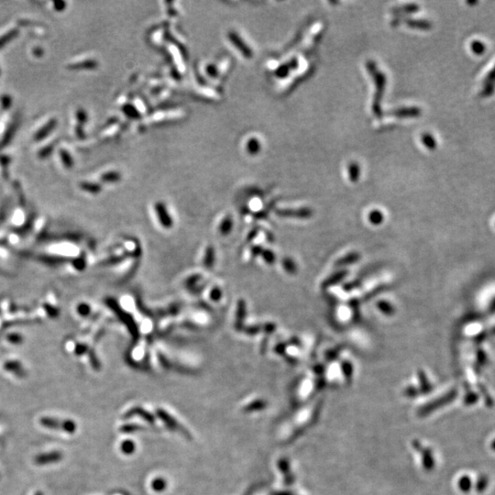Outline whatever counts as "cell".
<instances>
[{"instance_id": "ffe728a7", "label": "cell", "mask_w": 495, "mask_h": 495, "mask_svg": "<svg viewBox=\"0 0 495 495\" xmlns=\"http://www.w3.org/2000/svg\"><path fill=\"white\" fill-rule=\"evenodd\" d=\"M206 72L212 77H216L218 75V71H217V68L215 67V65H208L206 67Z\"/></svg>"}, {"instance_id": "9a60e30c", "label": "cell", "mask_w": 495, "mask_h": 495, "mask_svg": "<svg viewBox=\"0 0 495 495\" xmlns=\"http://www.w3.org/2000/svg\"><path fill=\"white\" fill-rule=\"evenodd\" d=\"M121 450L126 454H130L135 450V444L131 441H125L121 445Z\"/></svg>"}, {"instance_id": "7a4b0ae2", "label": "cell", "mask_w": 495, "mask_h": 495, "mask_svg": "<svg viewBox=\"0 0 495 495\" xmlns=\"http://www.w3.org/2000/svg\"><path fill=\"white\" fill-rule=\"evenodd\" d=\"M39 424L48 429H53V430L60 429L67 434H74L77 429L76 423L70 419L59 420L55 417H41L39 419Z\"/></svg>"}, {"instance_id": "d6986e66", "label": "cell", "mask_w": 495, "mask_h": 495, "mask_svg": "<svg viewBox=\"0 0 495 495\" xmlns=\"http://www.w3.org/2000/svg\"><path fill=\"white\" fill-rule=\"evenodd\" d=\"M140 428H141V427H139V426H137V425H135V424H132V425H131V424H129V425H125V426H123L120 430H121V431H123V432H131V431L133 432L135 430H138V429H140Z\"/></svg>"}, {"instance_id": "52a82bcc", "label": "cell", "mask_w": 495, "mask_h": 495, "mask_svg": "<svg viewBox=\"0 0 495 495\" xmlns=\"http://www.w3.org/2000/svg\"><path fill=\"white\" fill-rule=\"evenodd\" d=\"M400 21L403 23H405L409 27L414 29H419V30H429L431 28V24L425 20H418V19H410V18H397L396 19H393V25H399Z\"/></svg>"}, {"instance_id": "ac0fdd59", "label": "cell", "mask_w": 495, "mask_h": 495, "mask_svg": "<svg viewBox=\"0 0 495 495\" xmlns=\"http://www.w3.org/2000/svg\"><path fill=\"white\" fill-rule=\"evenodd\" d=\"M370 220L373 222V223H379L381 222L383 220V216L381 215V213L378 212V211H374V212L371 213L370 215Z\"/></svg>"}, {"instance_id": "2e32d148", "label": "cell", "mask_w": 495, "mask_h": 495, "mask_svg": "<svg viewBox=\"0 0 495 495\" xmlns=\"http://www.w3.org/2000/svg\"><path fill=\"white\" fill-rule=\"evenodd\" d=\"M120 179V174L116 172H110L102 176V180L107 182H116Z\"/></svg>"}, {"instance_id": "30bf717a", "label": "cell", "mask_w": 495, "mask_h": 495, "mask_svg": "<svg viewBox=\"0 0 495 495\" xmlns=\"http://www.w3.org/2000/svg\"><path fill=\"white\" fill-rule=\"evenodd\" d=\"M296 66H297V61L296 60H293L288 64L283 65L282 67H280L277 70V72H276V74H277V76L283 77V76L287 75L289 73V72L293 70V69H294Z\"/></svg>"}, {"instance_id": "8992f818", "label": "cell", "mask_w": 495, "mask_h": 495, "mask_svg": "<svg viewBox=\"0 0 495 495\" xmlns=\"http://www.w3.org/2000/svg\"><path fill=\"white\" fill-rule=\"evenodd\" d=\"M228 38L230 39V41L234 44V46H236L239 52L242 54V55L246 57V58H251L252 56V51L251 48L248 47L246 45V43L244 42L243 40L241 39V38L237 34L236 32H229L228 33Z\"/></svg>"}, {"instance_id": "4fadbf2b", "label": "cell", "mask_w": 495, "mask_h": 495, "mask_svg": "<svg viewBox=\"0 0 495 495\" xmlns=\"http://www.w3.org/2000/svg\"><path fill=\"white\" fill-rule=\"evenodd\" d=\"M260 149V144H259V141L256 140V139H251L248 143H247V150L252 154H256L258 153Z\"/></svg>"}, {"instance_id": "5bb4252c", "label": "cell", "mask_w": 495, "mask_h": 495, "mask_svg": "<svg viewBox=\"0 0 495 495\" xmlns=\"http://www.w3.org/2000/svg\"><path fill=\"white\" fill-rule=\"evenodd\" d=\"M422 142L424 143V145L428 148V149H433L436 148V142H435V139L433 138L431 135L429 134H425L423 136L422 138Z\"/></svg>"}, {"instance_id": "7c38bea8", "label": "cell", "mask_w": 495, "mask_h": 495, "mask_svg": "<svg viewBox=\"0 0 495 495\" xmlns=\"http://www.w3.org/2000/svg\"><path fill=\"white\" fill-rule=\"evenodd\" d=\"M360 173H361V170H360V166L357 165V164H351L348 167V175H349V179L352 182H356L359 177H360Z\"/></svg>"}, {"instance_id": "277c9868", "label": "cell", "mask_w": 495, "mask_h": 495, "mask_svg": "<svg viewBox=\"0 0 495 495\" xmlns=\"http://www.w3.org/2000/svg\"><path fill=\"white\" fill-rule=\"evenodd\" d=\"M387 115L393 116L396 118H416L421 114V110L418 108H401L397 110H393L386 112Z\"/></svg>"}, {"instance_id": "8fae6325", "label": "cell", "mask_w": 495, "mask_h": 495, "mask_svg": "<svg viewBox=\"0 0 495 495\" xmlns=\"http://www.w3.org/2000/svg\"><path fill=\"white\" fill-rule=\"evenodd\" d=\"M281 215L288 216V217H299V218H305L310 215V211L308 209H301V210H285L283 212H280Z\"/></svg>"}, {"instance_id": "5b68a950", "label": "cell", "mask_w": 495, "mask_h": 495, "mask_svg": "<svg viewBox=\"0 0 495 495\" xmlns=\"http://www.w3.org/2000/svg\"><path fill=\"white\" fill-rule=\"evenodd\" d=\"M157 415L165 422L168 427H170L171 429H173V430H178V431L182 432V434H183L185 436H188V434H187L188 432L184 428H183L181 425L178 424V422L173 417H171L170 415H168L165 410L159 409L157 411Z\"/></svg>"}, {"instance_id": "9c48e42d", "label": "cell", "mask_w": 495, "mask_h": 495, "mask_svg": "<svg viewBox=\"0 0 495 495\" xmlns=\"http://www.w3.org/2000/svg\"><path fill=\"white\" fill-rule=\"evenodd\" d=\"M418 9H419V7L416 4H408V5H404L400 8H393V12L394 14H398V15L399 14H410V13L417 12Z\"/></svg>"}, {"instance_id": "44dd1931", "label": "cell", "mask_w": 495, "mask_h": 495, "mask_svg": "<svg viewBox=\"0 0 495 495\" xmlns=\"http://www.w3.org/2000/svg\"><path fill=\"white\" fill-rule=\"evenodd\" d=\"M128 108H129V110H126V109H124V112L126 113L127 115H128V116H129V117H132V118L138 117V115H139V114H138V112H137V111H135L136 110H135L134 108H132V107H130V106H128Z\"/></svg>"}, {"instance_id": "e0dca14e", "label": "cell", "mask_w": 495, "mask_h": 495, "mask_svg": "<svg viewBox=\"0 0 495 495\" xmlns=\"http://www.w3.org/2000/svg\"><path fill=\"white\" fill-rule=\"evenodd\" d=\"M152 489L157 491V492H161V491H164L165 487H166V482L164 479H157L152 481Z\"/></svg>"}, {"instance_id": "6da1fadb", "label": "cell", "mask_w": 495, "mask_h": 495, "mask_svg": "<svg viewBox=\"0 0 495 495\" xmlns=\"http://www.w3.org/2000/svg\"><path fill=\"white\" fill-rule=\"evenodd\" d=\"M366 67L369 71L370 76L373 79L375 84V94L372 103V112L377 118H382L384 116V111L382 108V100L384 97V94L385 91V85H386V77L384 73L379 71L377 65L374 62L369 61L366 64Z\"/></svg>"}, {"instance_id": "ba28073f", "label": "cell", "mask_w": 495, "mask_h": 495, "mask_svg": "<svg viewBox=\"0 0 495 495\" xmlns=\"http://www.w3.org/2000/svg\"><path fill=\"white\" fill-rule=\"evenodd\" d=\"M135 415L141 416V417H143L144 420H146L149 423H153L154 422V417H153V416L150 413H149V412L145 411L144 409L141 408V407H134L131 410H129L124 417H131V416H135Z\"/></svg>"}, {"instance_id": "7402d4cb", "label": "cell", "mask_w": 495, "mask_h": 495, "mask_svg": "<svg viewBox=\"0 0 495 495\" xmlns=\"http://www.w3.org/2000/svg\"><path fill=\"white\" fill-rule=\"evenodd\" d=\"M43 495V494H42L41 492H39V491H38V492H36V493H35V495Z\"/></svg>"}, {"instance_id": "3957f363", "label": "cell", "mask_w": 495, "mask_h": 495, "mask_svg": "<svg viewBox=\"0 0 495 495\" xmlns=\"http://www.w3.org/2000/svg\"><path fill=\"white\" fill-rule=\"evenodd\" d=\"M63 453L61 451H51L37 455L34 458V462L39 466L57 463L63 459Z\"/></svg>"}]
</instances>
